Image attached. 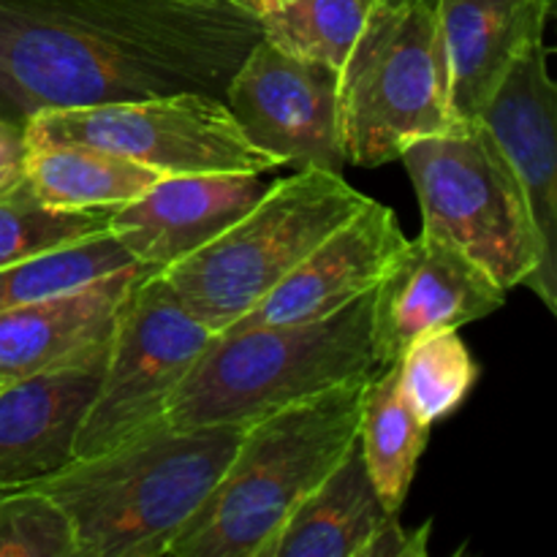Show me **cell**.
<instances>
[{
    "instance_id": "cell-22",
    "label": "cell",
    "mask_w": 557,
    "mask_h": 557,
    "mask_svg": "<svg viewBox=\"0 0 557 557\" xmlns=\"http://www.w3.org/2000/svg\"><path fill=\"white\" fill-rule=\"evenodd\" d=\"M395 364L408 403L428 424L457 411L479 379V364L457 330L419 337Z\"/></svg>"
},
{
    "instance_id": "cell-2",
    "label": "cell",
    "mask_w": 557,
    "mask_h": 557,
    "mask_svg": "<svg viewBox=\"0 0 557 557\" xmlns=\"http://www.w3.org/2000/svg\"><path fill=\"white\" fill-rule=\"evenodd\" d=\"M245 428L177 430L158 419L30 487L63 509L76 557H163L226 471Z\"/></svg>"
},
{
    "instance_id": "cell-19",
    "label": "cell",
    "mask_w": 557,
    "mask_h": 557,
    "mask_svg": "<svg viewBox=\"0 0 557 557\" xmlns=\"http://www.w3.org/2000/svg\"><path fill=\"white\" fill-rule=\"evenodd\" d=\"M156 169L85 145H27L25 180L60 210H117L161 180Z\"/></svg>"
},
{
    "instance_id": "cell-15",
    "label": "cell",
    "mask_w": 557,
    "mask_h": 557,
    "mask_svg": "<svg viewBox=\"0 0 557 557\" xmlns=\"http://www.w3.org/2000/svg\"><path fill=\"white\" fill-rule=\"evenodd\" d=\"M406 243L395 212L368 199L357 215L335 228L308 259L294 267L286 281L277 283L228 330L302 324L337 313L379 286Z\"/></svg>"
},
{
    "instance_id": "cell-18",
    "label": "cell",
    "mask_w": 557,
    "mask_h": 557,
    "mask_svg": "<svg viewBox=\"0 0 557 557\" xmlns=\"http://www.w3.org/2000/svg\"><path fill=\"white\" fill-rule=\"evenodd\" d=\"M359 444L354 441L330 476L294 509L270 557H370L389 517Z\"/></svg>"
},
{
    "instance_id": "cell-8",
    "label": "cell",
    "mask_w": 557,
    "mask_h": 557,
    "mask_svg": "<svg viewBox=\"0 0 557 557\" xmlns=\"http://www.w3.org/2000/svg\"><path fill=\"white\" fill-rule=\"evenodd\" d=\"M25 139L27 145L107 150L161 174H272L283 166L275 156L248 141L226 101L210 92L44 109L25 123Z\"/></svg>"
},
{
    "instance_id": "cell-27",
    "label": "cell",
    "mask_w": 557,
    "mask_h": 557,
    "mask_svg": "<svg viewBox=\"0 0 557 557\" xmlns=\"http://www.w3.org/2000/svg\"><path fill=\"white\" fill-rule=\"evenodd\" d=\"M25 125L0 117V194L25 180Z\"/></svg>"
},
{
    "instance_id": "cell-9",
    "label": "cell",
    "mask_w": 557,
    "mask_h": 557,
    "mask_svg": "<svg viewBox=\"0 0 557 557\" xmlns=\"http://www.w3.org/2000/svg\"><path fill=\"white\" fill-rule=\"evenodd\" d=\"M212 337L215 332L180 302L161 272L147 270L117 315L101 381L76 428L74 460L114 449L163 419Z\"/></svg>"
},
{
    "instance_id": "cell-25",
    "label": "cell",
    "mask_w": 557,
    "mask_h": 557,
    "mask_svg": "<svg viewBox=\"0 0 557 557\" xmlns=\"http://www.w3.org/2000/svg\"><path fill=\"white\" fill-rule=\"evenodd\" d=\"M0 557H76L63 509L36 487L0 493Z\"/></svg>"
},
{
    "instance_id": "cell-12",
    "label": "cell",
    "mask_w": 557,
    "mask_h": 557,
    "mask_svg": "<svg viewBox=\"0 0 557 557\" xmlns=\"http://www.w3.org/2000/svg\"><path fill=\"white\" fill-rule=\"evenodd\" d=\"M547 58L544 41L528 47L482 109L479 123L525 190L544 250L536 297L557 313V90Z\"/></svg>"
},
{
    "instance_id": "cell-28",
    "label": "cell",
    "mask_w": 557,
    "mask_h": 557,
    "mask_svg": "<svg viewBox=\"0 0 557 557\" xmlns=\"http://www.w3.org/2000/svg\"><path fill=\"white\" fill-rule=\"evenodd\" d=\"M232 3L243 5L245 11H250V14H256V11H259V5H261V0H232Z\"/></svg>"
},
{
    "instance_id": "cell-23",
    "label": "cell",
    "mask_w": 557,
    "mask_h": 557,
    "mask_svg": "<svg viewBox=\"0 0 557 557\" xmlns=\"http://www.w3.org/2000/svg\"><path fill=\"white\" fill-rule=\"evenodd\" d=\"M136 264L123 245L107 232H98L79 243L47 250L33 259L20 261L0 270V310H9L27 299L49 297V294L69 292L85 286L96 277L109 275L114 270Z\"/></svg>"
},
{
    "instance_id": "cell-21",
    "label": "cell",
    "mask_w": 557,
    "mask_h": 557,
    "mask_svg": "<svg viewBox=\"0 0 557 557\" xmlns=\"http://www.w3.org/2000/svg\"><path fill=\"white\" fill-rule=\"evenodd\" d=\"M368 0H261V38L292 58L341 74L362 33Z\"/></svg>"
},
{
    "instance_id": "cell-14",
    "label": "cell",
    "mask_w": 557,
    "mask_h": 557,
    "mask_svg": "<svg viewBox=\"0 0 557 557\" xmlns=\"http://www.w3.org/2000/svg\"><path fill=\"white\" fill-rule=\"evenodd\" d=\"M261 172L163 174L109 215V234L141 267L163 270L226 232L270 190Z\"/></svg>"
},
{
    "instance_id": "cell-10",
    "label": "cell",
    "mask_w": 557,
    "mask_h": 557,
    "mask_svg": "<svg viewBox=\"0 0 557 557\" xmlns=\"http://www.w3.org/2000/svg\"><path fill=\"white\" fill-rule=\"evenodd\" d=\"M248 141L283 166L343 174L346 152L337 112V74L292 58L261 38L223 92Z\"/></svg>"
},
{
    "instance_id": "cell-7",
    "label": "cell",
    "mask_w": 557,
    "mask_h": 557,
    "mask_svg": "<svg viewBox=\"0 0 557 557\" xmlns=\"http://www.w3.org/2000/svg\"><path fill=\"white\" fill-rule=\"evenodd\" d=\"M400 161L422 207V232L455 245L506 292H536L544 250L525 190L479 120L413 141Z\"/></svg>"
},
{
    "instance_id": "cell-20",
    "label": "cell",
    "mask_w": 557,
    "mask_h": 557,
    "mask_svg": "<svg viewBox=\"0 0 557 557\" xmlns=\"http://www.w3.org/2000/svg\"><path fill=\"white\" fill-rule=\"evenodd\" d=\"M430 428L433 424L424 422L408 403L397 364H386L370 375L359 411L357 444L370 482L389 511H400L406 504L419 457L428 449Z\"/></svg>"
},
{
    "instance_id": "cell-24",
    "label": "cell",
    "mask_w": 557,
    "mask_h": 557,
    "mask_svg": "<svg viewBox=\"0 0 557 557\" xmlns=\"http://www.w3.org/2000/svg\"><path fill=\"white\" fill-rule=\"evenodd\" d=\"M109 215V210H60L44 205L27 180H22L0 194V270L107 232Z\"/></svg>"
},
{
    "instance_id": "cell-26",
    "label": "cell",
    "mask_w": 557,
    "mask_h": 557,
    "mask_svg": "<svg viewBox=\"0 0 557 557\" xmlns=\"http://www.w3.org/2000/svg\"><path fill=\"white\" fill-rule=\"evenodd\" d=\"M430 542V522L419 528H406L400 515L389 517L381 536L375 539L370 557H424Z\"/></svg>"
},
{
    "instance_id": "cell-5",
    "label": "cell",
    "mask_w": 557,
    "mask_h": 557,
    "mask_svg": "<svg viewBox=\"0 0 557 557\" xmlns=\"http://www.w3.org/2000/svg\"><path fill=\"white\" fill-rule=\"evenodd\" d=\"M364 201L368 196L351 188L343 174L297 169L292 177L272 180L253 210L212 243L158 272L180 302L221 335L357 215Z\"/></svg>"
},
{
    "instance_id": "cell-4",
    "label": "cell",
    "mask_w": 557,
    "mask_h": 557,
    "mask_svg": "<svg viewBox=\"0 0 557 557\" xmlns=\"http://www.w3.org/2000/svg\"><path fill=\"white\" fill-rule=\"evenodd\" d=\"M373 292L324 319L215 335L174 389L163 419L177 430L248 428L373 375L381 370L373 351Z\"/></svg>"
},
{
    "instance_id": "cell-3",
    "label": "cell",
    "mask_w": 557,
    "mask_h": 557,
    "mask_svg": "<svg viewBox=\"0 0 557 557\" xmlns=\"http://www.w3.org/2000/svg\"><path fill=\"white\" fill-rule=\"evenodd\" d=\"M368 379L348 381L248 424L223 476L166 555L270 557L294 509L357 441Z\"/></svg>"
},
{
    "instance_id": "cell-1",
    "label": "cell",
    "mask_w": 557,
    "mask_h": 557,
    "mask_svg": "<svg viewBox=\"0 0 557 557\" xmlns=\"http://www.w3.org/2000/svg\"><path fill=\"white\" fill-rule=\"evenodd\" d=\"M261 41L232 0H0V117L145 101L223 98Z\"/></svg>"
},
{
    "instance_id": "cell-17",
    "label": "cell",
    "mask_w": 557,
    "mask_h": 557,
    "mask_svg": "<svg viewBox=\"0 0 557 557\" xmlns=\"http://www.w3.org/2000/svg\"><path fill=\"white\" fill-rule=\"evenodd\" d=\"M103 362L0 384V493L30 487L74 460V435Z\"/></svg>"
},
{
    "instance_id": "cell-11",
    "label": "cell",
    "mask_w": 557,
    "mask_h": 557,
    "mask_svg": "<svg viewBox=\"0 0 557 557\" xmlns=\"http://www.w3.org/2000/svg\"><path fill=\"white\" fill-rule=\"evenodd\" d=\"M506 288L446 239H408L373 292L375 364L386 368L430 332L460 330L504 308Z\"/></svg>"
},
{
    "instance_id": "cell-6",
    "label": "cell",
    "mask_w": 557,
    "mask_h": 557,
    "mask_svg": "<svg viewBox=\"0 0 557 557\" xmlns=\"http://www.w3.org/2000/svg\"><path fill=\"white\" fill-rule=\"evenodd\" d=\"M348 163L375 169L457 128L435 0H368L362 33L337 74Z\"/></svg>"
},
{
    "instance_id": "cell-13",
    "label": "cell",
    "mask_w": 557,
    "mask_h": 557,
    "mask_svg": "<svg viewBox=\"0 0 557 557\" xmlns=\"http://www.w3.org/2000/svg\"><path fill=\"white\" fill-rule=\"evenodd\" d=\"M147 270L128 264L85 286L0 310V384L107 357L120 310Z\"/></svg>"
},
{
    "instance_id": "cell-16",
    "label": "cell",
    "mask_w": 557,
    "mask_h": 557,
    "mask_svg": "<svg viewBox=\"0 0 557 557\" xmlns=\"http://www.w3.org/2000/svg\"><path fill=\"white\" fill-rule=\"evenodd\" d=\"M553 0H435L457 123L479 120L511 65L544 41Z\"/></svg>"
}]
</instances>
